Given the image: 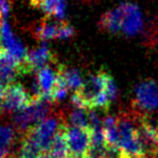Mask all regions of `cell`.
Wrapping results in <instances>:
<instances>
[{
	"mask_svg": "<svg viewBox=\"0 0 158 158\" xmlns=\"http://www.w3.org/2000/svg\"><path fill=\"white\" fill-rule=\"evenodd\" d=\"M33 101L31 95L20 84H11L6 87L5 95L0 104L2 114L18 113Z\"/></svg>",
	"mask_w": 158,
	"mask_h": 158,
	"instance_id": "5",
	"label": "cell"
},
{
	"mask_svg": "<svg viewBox=\"0 0 158 158\" xmlns=\"http://www.w3.org/2000/svg\"><path fill=\"white\" fill-rule=\"evenodd\" d=\"M57 77H59L57 65H56V69L52 68L50 65H48L37 72L36 80H37L38 84H39V87H40V89H41L42 94H44V98L50 99L51 92H52L53 87H54L55 82H56V80H57Z\"/></svg>",
	"mask_w": 158,
	"mask_h": 158,
	"instance_id": "10",
	"label": "cell"
},
{
	"mask_svg": "<svg viewBox=\"0 0 158 158\" xmlns=\"http://www.w3.org/2000/svg\"><path fill=\"white\" fill-rule=\"evenodd\" d=\"M87 158H90V157H87Z\"/></svg>",
	"mask_w": 158,
	"mask_h": 158,
	"instance_id": "27",
	"label": "cell"
},
{
	"mask_svg": "<svg viewBox=\"0 0 158 158\" xmlns=\"http://www.w3.org/2000/svg\"><path fill=\"white\" fill-rule=\"evenodd\" d=\"M31 6L41 9L48 16H54L60 20L65 16L64 0H35Z\"/></svg>",
	"mask_w": 158,
	"mask_h": 158,
	"instance_id": "12",
	"label": "cell"
},
{
	"mask_svg": "<svg viewBox=\"0 0 158 158\" xmlns=\"http://www.w3.org/2000/svg\"><path fill=\"white\" fill-rule=\"evenodd\" d=\"M57 70H59V75L64 79L67 87L72 90L77 91L84 85L85 81L81 75L75 68H67L62 64H57Z\"/></svg>",
	"mask_w": 158,
	"mask_h": 158,
	"instance_id": "13",
	"label": "cell"
},
{
	"mask_svg": "<svg viewBox=\"0 0 158 158\" xmlns=\"http://www.w3.org/2000/svg\"><path fill=\"white\" fill-rule=\"evenodd\" d=\"M3 49V46H2V40H1V35H0V51Z\"/></svg>",
	"mask_w": 158,
	"mask_h": 158,
	"instance_id": "22",
	"label": "cell"
},
{
	"mask_svg": "<svg viewBox=\"0 0 158 158\" xmlns=\"http://www.w3.org/2000/svg\"><path fill=\"white\" fill-rule=\"evenodd\" d=\"M0 35H1V40H2L3 49L7 50L14 59L18 62H22L25 59L26 55V50L22 42L19 40V38L14 35L12 31L10 25L6 21H3L1 28H0Z\"/></svg>",
	"mask_w": 158,
	"mask_h": 158,
	"instance_id": "8",
	"label": "cell"
},
{
	"mask_svg": "<svg viewBox=\"0 0 158 158\" xmlns=\"http://www.w3.org/2000/svg\"><path fill=\"white\" fill-rule=\"evenodd\" d=\"M5 89H6V87L0 85V104H1V101H2V99H3V95H5Z\"/></svg>",
	"mask_w": 158,
	"mask_h": 158,
	"instance_id": "20",
	"label": "cell"
},
{
	"mask_svg": "<svg viewBox=\"0 0 158 158\" xmlns=\"http://www.w3.org/2000/svg\"><path fill=\"white\" fill-rule=\"evenodd\" d=\"M7 158H18V157H12V156H11V155H10V156H9V157H7Z\"/></svg>",
	"mask_w": 158,
	"mask_h": 158,
	"instance_id": "25",
	"label": "cell"
},
{
	"mask_svg": "<svg viewBox=\"0 0 158 158\" xmlns=\"http://www.w3.org/2000/svg\"><path fill=\"white\" fill-rule=\"evenodd\" d=\"M90 128L65 126V135L67 140L69 156L73 158H87L91 147Z\"/></svg>",
	"mask_w": 158,
	"mask_h": 158,
	"instance_id": "4",
	"label": "cell"
},
{
	"mask_svg": "<svg viewBox=\"0 0 158 158\" xmlns=\"http://www.w3.org/2000/svg\"><path fill=\"white\" fill-rule=\"evenodd\" d=\"M67 120L73 127L90 128V118H89V110L87 108L75 107L74 110L67 115Z\"/></svg>",
	"mask_w": 158,
	"mask_h": 158,
	"instance_id": "16",
	"label": "cell"
},
{
	"mask_svg": "<svg viewBox=\"0 0 158 158\" xmlns=\"http://www.w3.org/2000/svg\"><path fill=\"white\" fill-rule=\"evenodd\" d=\"M67 158H73V157H67Z\"/></svg>",
	"mask_w": 158,
	"mask_h": 158,
	"instance_id": "26",
	"label": "cell"
},
{
	"mask_svg": "<svg viewBox=\"0 0 158 158\" xmlns=\"http://www.w3.org/2000/svg\"><path fill=\"white\" fill-rule=\"evenodd\" d=\"M52 110V101L48 98L33 100L27 106L18 112L14 117V123L19 131L25 132L35 127L48 117Z\"/></svg>",
	"mask_w": 158,
	"mask_h": 158,
	"instance_id": "2",
	"label": "cell"
},
{
	"mask_svg": "<svg viewBox=\"0 0 158 158\" xmlns=\"http://www.w3.org/2000/svg\"><path fill=\"white\" fill-rule=\"evenodd\" d=\"M15 139L14 129L10 126H0V158L10 156V147Z\"/></svg>",
	"mask_w": 158,
	"mask_h": 158,
	"instance_id": "15",
	"label": "cell"
},
{
	"mask_svg": "<svg viewBox=\"0 0 158 158\" xmlns=\"http://www.w3.org/2000/svg\"><path fill=\"white\" fill-rule=\"evenodd\" d=\"M55 63V56L52 51L46 46L34 49L25 55V59L20 63L21 74H31L33 72H38L41 68Z\"/></svg>",
	"mask_w": 158,
	"mask_h": 158,
	"instance_id": "7",
	"label": "cell"
},
{
	"mask_svg": "<svg viewBox=\"0 0 158 158\" xmlns=\"http://www.w3.org/2000/svg\"><path fill=\"white\" fill-rule=\"evenodd\" d=\"M60 27H61V22L52 23L44 20L35 29V37L39 40H49L54 38L59 39Z\"/></svg>",
	"mask_w": 158,
	"mask_h": 158,
	"instance_id": "14",
	"label": "cell"
},
{
	"mask_svg": "<svg viewBox=\"0 0 158 158\" xmlns=\"http://www.w3.org/2000/svg\"><path fill=\"white\" fill-rule=\"evenodd\" d=\"M64 123L63 116H50L47 117L44 120L36 125L35 127L31 128L25 132V135L28 136L38 147L46 153L49 151L51 143H52L54 136L56 135L57 131Z\"/></svg>",
	"mask_w": 158,
	"mask_h": 158,
	"instance_id": "3",
	"label": "cell"
},
{
	"mask_svg": "<svg viewBox=\"0 0 158 158\" xmlns=\"http://www.w3.org/2000/svg\"><path fill=\"white\" fill-rule=\"evenodd\" d=\"M38 158H53V157L50 155V154L48 153V152H46V153H42L41 155H40Z\"/></svg>",
	"mask_w": 158,
	"mask_h": 158,
	"instance_id": "21",
	"label": "cell"
},
{
	"mask_svg": "<svg viewBox=\"0 0 158 158\" xmlns=\"http://www.w3.org/2000/svg\"><path fill=\"white\" fill-rule=\"evenodd\" d=\"M145 158H158V155L157 156H153V157H145Z\"/></svg>",
	"mask_w": 158,
	"mask_h": 158,
	"instance_id": "23",
	"label": "cell"
},
{
	"mask_svg": "<svg viewBox=\"0 0 158 158\" xmlns=\"http://www.w3.org/2000/svg\"><path fill=\"white\" fill-rule=\"evenodd\" d=\"M68 90H69V88H68L67 85L65 84L64 79L59 75L57 80H56V82H55L54 87H53V90L50 95L51 101L60 102V101H62V100H64L66 98V95H67Z\"/></svg>",
	"mask_w": 158,
	"mask_h": 158,
	"instance_id": "17",
	"label": "cell"
},
{
	"mask_svg": "<svg viewBox=\"0 0 158 158\" xmlns=\"http://www.w3.org/2000/svg\"><path fill=\"white\" fill-rule=\"evenodd\" d=\"M74 35V28L70 26L68 23L61 22V27H60L59 39H67Z\"/></svg>",
	"mask_w": 158,
	"mask_h": 158,
	"instance_id": "18",
	"label": "cell"
},
{
	"mask_svg": "<svg viewBox=\"0 0 158 158\" xmlns=\"http://www.w3.org/2000/svg\"><path fill=\"white\" fill-rule=\"evenodd\" d=\"M11 8V0H0V28L3 23V18L8 15Z\"/></svg>",
	"mask_w": 158,
	"mask_h": 158,
	"instance_id": "19",
	"label": "cell"
},
{
	"mask_svg": "<svg viewBox=\"0 0 158 158\" xmlns=\"http://www.w3.org/2000/svg\"><path fill=\"white\" fill-rule=\"evenodd\" d=\"M34 1H35V0H29V2H31V3L34 2Z\"/></svg>",
	"mask_w": 158,
	"mask_h": 158,
	"instance_id": "24",
	"label": "cell"
},
{
	"mask_svg": "<svg viewBox=\"0 0 158 158\" xmlns=\"http://www.w3.org/2000/svg\"><path fill=\"white\" fill-rule=\"evenodd\" d=\"M65 126L64 123L61 126V128L57 131L56 135L54 136L50 147H49L48 153L52 156L53 158H67L69 156V148H68L67 140L65 135Z\"/></svg>",
	"mask_w": 158,
	"mask_h": 158,
	"instance_id": "11",
	"label": "cell"
},
{
	"mask_svg": "<svg viewBox=\"0 0 158 158\" xmlns=\"http://www.w3.org/2000/svg\"><path fill=\"white\" fill-rule=\"evenodd\" d=\"M99 26L107 33L132 37L143 29V16L135 3L123 2L103 14Z\"/></svg>",
	"mask_w": 158,
	"mask_h": 158,
	"instance_id": "1",
	"label": "cell"
},
{
	"mask_svg": "<svg viewBox=\"0 0 158 158\" xmlns=\"http://www.w3.org/2000/svg\"><path fill=\"white\" fill-rule=\"evenodd\" d=\"M134 106L142 112L152 113L158 108V85L153 80L139 84L134 89Z\"/></svg>",
	"mask_w": 158,
	"mask_h": 158,
	"instance_id": "6",
	"label": "cell"
},
{
	"mask_svg": "<svg viewBox=\"0 0 158 158\" xmlns=\"http://www.w3.org/2000/svg\"><path fill=\"white\" fill-rule=\"evenodd\" d=\"M21 74L20 62H18L7 50L0 51V85L7 87L12 84Z\"/></svg>",
	"mask_w": 158,
	"mask_h": 158,
	"instance_id": "9",
	"label": "cell"
}]
</instances>
